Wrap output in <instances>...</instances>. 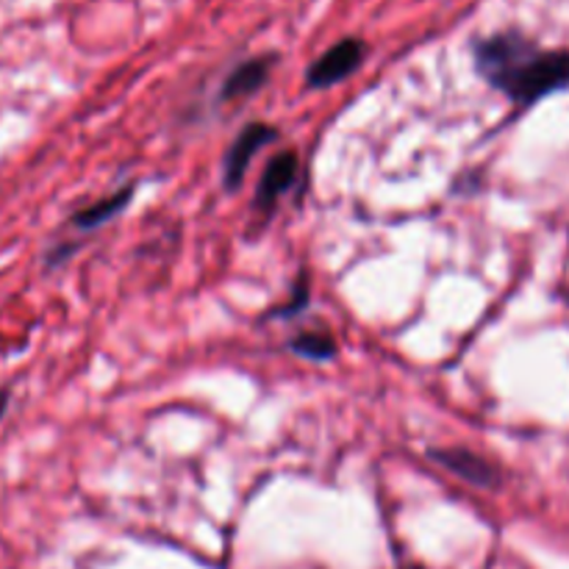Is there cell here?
<instances>
[{"instance_id":"cell-7","label":"cell","mask_w":569,"mask_h":569,"mask_svg":"<svg viewBox=\"0 0 569 569\" xmlns=\"http://www.w3.org/2000/svg\"><path fill=\"white\" fill-rule=\"evenodd\" d=\"M131 198H133V187H122L120 192L109 194V198H103V200H98V203L87 206V209L76 211V214H72V226L81 228V231H94V228H100V226H106L109 220H114V217L120 214L128 203H131Z\"/></svg>"},{"instance_id":"cell-5","label":"cell","mask_w":569,"mask_h":569,"mask_svg":"<svg viewBox=\"0 0 569 569\" xmlns=\"http://www.w3.org/2000/svg\"><path fill=\"white\" fill-rule=\"evenodd\" d=\"M300 172V159L287 150V153H278L276 159H270V164L264 167V176H261L259 189H256V209L272 211V206L281 200L283 192L292 189V183L298 181Z\"/></svg>"},{"instance_id":"cell-11","label":"cell","mask_w":569,"mask_h":569,"mask_svg":"<svg viewBox=\"0 0 569 569\" xmlns=\"http://www.w3.org/2000/svg\"><path fill=\"white\" fill-rule=\"evenodd\" d=\"M409 569H417V567H409Z\"/></svg>"},{"instance_id":"cell-4","label":"cell","mask_w":569,"mask_h":569,"mask_svg":"<svg viewBox=\"0 0 569 569\" xmlns=\"http://www.w3.org/2000/svg\"><path fill=\"white\" fill-rule=\"evenodd\" d=\"M431 459L437 465H442L445 470H450L453 476H459L461 481L472 483V487L492 489L500 483V472L489 465L487 459H481L478 453L465 448H439L431 450Z\"/></svg>"},{"instance_id":"cell-2","label":"cell","mask_w":569,"mask_h":569,"mask_svg":"<svg viewBox=\"0 0 569 569\" xmlns=\"http://www.w3.org/2000/svg\"><path fill=\"white\" fill-rule=\"evenodd\" d=\"M365 56H367L365 39H356V37L342 39V42H337L331 50H326V53L309 67V72H306V83H309L311 89L333 87V83L345 81L350 72L359 70Z\"/></svg>"},{"instance_id":"cell-8","label":"cell","mask_w":569,"mask_h":569,"mask_svg":"<svg viewBox=\"0 0 569 569\" xmlns=\"http://www.w3.org/2000/svg\"><path fill=\"white\" fill-rule=\"evenodd\" d=\"M289 350L295 356H303L309 361H328L337 356V342H333L331 333H322V331H309V333H300L289 342Z\"/></svg>"},{"instance_id":"cell-1","label":"cell","mask_w":569,"mask_h":569,"mask_svg":"<svg viewBox=\"0 0 569 569\" xmlns=\"http://www.w3.org/2000/svg\"><path fill=\"white\" fill-rule=\"evenodd\" d=\"M472 56L478 72L520 106H531L569 87V50H542L520 31L478 39Z\"/></svg>"},{"instance_id":"cell-3","label":"cell","mask_w":569,"mask_h":569,"mask_svg":"<svg viewBox=\"0 0 569 569\" xmlns=\"http://www.w3.org/2000/svg\"><path fill=\"white\" fill-rule=\"evenodd\" d=\"M276 139L278 131L272 126H264V122H250V126H244L242 131H239V137L233 139L226 159H222V183H226L228 192H233V189L242 183L253 156L259 153L264 144L276 142Z\"/></svg>"},{"instance_id":"cell-9","label":"cell","mask_w":569,"mask_h":569,"mask_svg":"<svg viewBox=\"0 0 569 569\" xmlns=\"http://www.w3.org/2000/svg\"><path fill=\"white\" fill-rule=\"evenodd\" d=\"M306 306H309V281H306V276H300L298 283H295L289 303L278 306V311H272L270 317H295V315H300Z\"/></svg>"},{"instance_id":"cell-10","label":"cell","mask_w":569,"mask_h":569,"mask_svg":"<svg viewBox=\"0 0 569 569\" xmlns=\"http://www.w3.org/2000/svg\"><path fill=\"white\" fill-rule=\"evenodd\" d=\"M6 409H9V392H0V417H3Z\"/></svg>"},{"instance_id":"cell-6","label":"cell","mask_w":569,"mask_h":569,"mask_svg":"<svg viewBox=\"0 0 569 569\" xmlns=\"http://www.w3.org/2000/svg\"><path fill=\"white\" fill-rule=\"evenodd\" d=\"M272 64H276V56H256V59H248L233 67L228 72L226 83H222L220 100H237L259 92L267 83V78H270Z\"/></svg>"}]
</instances>
